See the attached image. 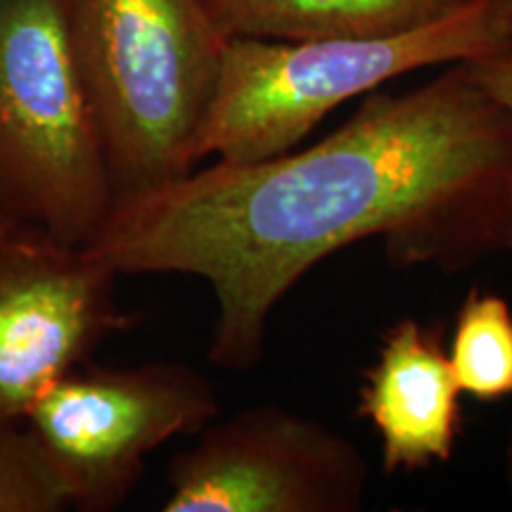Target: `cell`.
Here are the masks:
<instances>
[{"mask_svg":"<svg viewBox=\"0 0 512 512\" xmlns=\"http://www.w3.org/2000/svg\"><path fill=\"white\" fill-rule=\"evenodd\" d=\"M209 3V0H204V5H207Z\"/></svg>","mask_w":512,"mask_h":512,"instance_id":"16","label":"cell"},{"mask_svg":"<svg viewBox=\"0 0 512 512\" xmlns=\"http://www.w3.org/2000/svg\"><path fill=\"white\" fill-rule=\"evenodd\" d=\"M117 280L91 247L0 226V425L24 422L50 384L133 323L117 304Z\"/></svg>","mask_w":512,"mask_h":512,"instance_id":"7","label":"cell"},{"mask_svg":"<svg viewBox=\"0 0 512 512\" xmlns=\"http://www.w3.org/2000/svg\"><path fill=\"white\" fill-rule=\"evenodd\" d=\"M57 8L117 200L195 169L228 41L204 0H57Z\"/></svg>","mask_w":512,"mask_h":512,"instance_id":"2","label":"cell"},{"mask_svg":"<svg viewBox=\"0 0 512 512\" xmlns=\"http://www.w3.org/2000/svg\"><path fill=\"white\" fill-rule=\"evenodd\" d=\"M465 62L479 86L512 114V38Z\"/></svg>","mask_w":512,"mask_h":512,"instance_id":"12","label":"cell"},{"mask_svg":"<svg viewBox=\"0 0 512 512\" xmlns=\"http://www.w3.org/2000/svg\"><path fill=\"white\" fill-rule=\"evenodd\" d=\"M503 475H505V484H508V491L512 496V432H510L508 444H505V451H503Z\"/></svg>","mask_w":512,"mask_h":512,"instance_id":"14","label":"cell"},{"mask_svg":"<svg viewBox=\"0 0 512 512\" xmlns=\"http://www.w3.org/2000/svg\"><path fill=\"white\" fill-rule=\"evenodd\" d=\"M460 392L437 330L401 318L384 332L375 363L363 373L358 415L380 437L382 467L418 472L453 458Z\"/></svg>","mask_w":512,"mask_h":512,"instance_id":"8","label":"cell"},{"mask_svg":"<svg viewBox=\"0 0 512 512\" xmlns=\"http://www.w3.org/2000/svg\"><path fill=\"white\" fill-rule=\"evenodd\" d=\"M491 10H494V19L501 29V34L512 38V0H491Z\"/></svg>","mask_w":512,"mask_h":512,"instance_id":"13","label":"cell"},{"mask_svg":"<svg viewBox=\"0 0 512 512\" xmlns=\"http://www.w3.org/2000/svg\"><path fill=\"white\" fill-rule=\"evenodd\" d=\"M475 0H209L207 8L230 36L382 38L439 22Z\"/></svg>","mask_w":512,"mask_h":512,"instance_id":"9","label":"cell"},{"mask_svg":"<svg viewBox=\"0 0 512 512\" xmlns=\"http://www.w3.org/2000/svg\"><path fill=\"white\" fill-rule=\"evenodd\" d=\"M67 496L24 422L0 425V512H62Z\"/></svg>","mask_w":512,"mask_h":512,"instance_id":"11","label":"cell"},{"mask_svg":"<svg viewBox=\"0 0 512 512\" xmlns=\"http://www.w3.org/2000/svg\"><path fill=\"white\" fill-rule=\"evenodd\" d=\"M503 249H508V252L512 254V197H510V214H508V228H505Z\"/></svg>","mask_w":512,"mask_h":512,"instance_id":"15","label":"cell"},{"mask_svg":"<svg viewBox=\"0 0 512 512\" xmlns=\"http://www.w3.org/2000/svg\"><path fill=\"white\" fill-rule=\"evenodd\" d=\"M505 41L491 0L382 38L230 36L197 133V164L209 157L242 164L283 155L347 100L415 69L472 60Z\"/></svg>","mask_w":512,"mask_h":512,"instance_id":"3","label":"cell"},{"mask_svg":"<svg viewBox=\"0 0 512 512\" xmlns=\"http://www.w3.org/2000/svg\"><path fill=\"white\" fill-rule=\"evenodd\" d=\"M370 467L316 418L261 403L207 422L171 458L164 512H358Z\"/></svg>","mask_w":512,"mask_h":512,"instance_id":"6","label":"cell"},{"mask_svg":"<svg viewBox=\"0 0 512 512\" xmlns=\"http://www.w3.org/2000/svg\"><path fill=\"white\" fill-rule=\"evenodd\" d=\"M219 394L181 361L112 368L81 363L31 403L24 425L60 479L69 508L110 512L126 503L145 460L219 415Z\"/></svg>","mask_w":512,"mask_h":512,"instance_id":"5","label":"cell"},{"mask_svg":"<svg viewBox=\"0 0 512 512\" xmlns=\"http://www.w3.org/2000/svg\"><path fill=\"white\" fill-rule=\"evenodd\" d=\"M114 202L57 0H0V226L91 245Z\"/></svg>","mask_w":512,"mask_h":512,"instance_id":"4","label":"cell"},{"mask_svg":"<svg viewBox=\"0 0 512 512\" xmlns=\"http://www.w3.org/2000/svg\"><path fill=\"white\" fill-rule=\"evenodd\" d=\"M512 114L467 62L401 95H375L328 138L259 162H214L119 197L91 240L119 275L209 285V361L247 373L273 311L306 271L382 238L399 266L448 271L503 249Z\"/></svg>","mask_w":512,"mask_h":512,"instance_id":"1","label":"cell"},{"mask_svg":"<svg viewBox=\"0 0 512 512\" xmlns=\"http://www.w3.org/2000/svg\"><path fill=\"white\" fill-rule=\"evenodd\" d=\"M448 361L460 392L477 401L512 396V309L496 292L472 290L458 309Z\"/></svg>","mask_w":512,"mask_h":512,"instance_id":"10","label":"cell"}]
</instances>
